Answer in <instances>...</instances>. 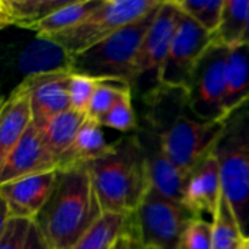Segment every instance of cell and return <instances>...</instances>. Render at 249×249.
<instances>
[{
  "label": "cell",
  "mask_w": 249,
  "mask_h": 249,
  "mask_svg": "<svg viewBox=\"0 0 249 249\" xmlns=\"http://www.w3.org/2000/svg\"><path fill=\"white\" fill-rule=\"evenodd\" d=\"M146 128L185 175L214 149L226 124L196 117L185 88L158 85L146 92Z\"/></svg>",
  "instance_id": "6da1fadb"
},
{
  "label": "cell",
  "mask_w": 249,
  "mask_h": 249,
  "mask_svg": "<svg viewBox=\"0 0 249 249\" xmlns=\"http://www.w3.org/2000/svg\"><path fill=\"white\" fill-rule=\"evenodd\" d=\"M98 198L88 165L58 171L54 191L35 223L51 249H70L101 219Z\"/></svg>",
  "instance_id": "7a4b0ae2"
},
{
  "label": "cell",
  "mask_w": 249,
  "mask_h": 249,
  "mask_svg": "<svg viewBox=\"0 0 249 249\" xmlns=\"http://www.w3.org/2000/svg\"><path fill=\"white\" fill-rule=\"evenodd\" d=\"M88 168L107 213H136L150 190L146 152L139 134L112 143L111 150Z\"/></svg>",
  "instance_id": "3957f363"
},
{
  "label": "cell",
  "mask_w": 249,
  "mask_h": 249,
  "mask_svg": "<svg viewBox=\"0 0 249 249\" xmlns=\"http://www.w3.org/2000/svg\"><path fill=\"white\" fill-rule=\"evenodd\" d=\"M159 6L90 50L73 57V71L96 80L134 85L137 55Z\"/></svg>",
  "instance_id": "277c9868"
},
{
  "label": "cell",
  "mask_w": 249,
  "mask_h": 249,
  "mask_svg": "<svg viewBox=\"0 0 249 249\" xmlns=\"http://www.w3.org/2000/svg\"><path fill=\"white\" fill-rule=\"evenodd\" d=\"M213 150L220 166L223 196L232 206L242 232L249 235V105L226 121Z\"/></svg>",
  "instance_id": "5b68a950"
},
{
  "label": "cell",
  "mask_w": 249,
  "mask_h": 249,
  "mask_svg": "<svg viewBox=\"0 0 249 249\" xmlns=\"http://www.w3.org/2000/svg\"><path fill=\"white\" fill-rule=\"evenodd\" d=\"M159 4L160 0H102L79 25L50 39L76 57L146 16Z\"/></svg>",
  "instance_id": "8992f818"
},
{
  "label": "cell",
  "mask_w": 249,
  "mask_h": 249,
  "mask_svg": "<svg viewBox=\"0 0 249 249\" xmlns=\"http://www.w3.org/2000/svg\"><path fill=\"white\" fill-rule=\"evenodd\" d=\"M191 217L181 203L168 200L150 188L140 207L131 214L130 238L142 248L177 249Z\"/></svg>",
  "instance_id": "52a82bcc"
},
{
  "label": "cell",
  "mask_w": 249,
  "mask_h": 249,
  "mask_svg": "<svg viewBox=\"0 0 249 249\" xmlns=\"http://www.w3.org/2000/svg\"><path fill=\"white\" fill-rule=\"evenodd\" d=\"M231 48L213 41L193 71L187 88L188 102L191 111L200 120L226 123L225 96Z\"/></svg>",
  "instance_id": "ba28073f"
},
{
  "label": "cell",
  "mask_w": 249,
  "mask_h": 249,
  "mask_svg": "<svg viewBox=\"0 0 249 249\" xmlns=\"http://www.w3.org/2000/svg\"><path fill=\"white\" fill-rule=\"evenodd\" d=\"M214 35L182 13L166 60L159 73V85L188 88L193 71L203 54L213 44Z\"/></svg>",
  "instance_id": "9c48e42d"
},
{
  "label": "cell",
  "mask_w": 249,
  "mask_h": 249,
  "mask_svg": "<svg viewBox=\"0 0 249 249\" xmlns=\"http://www.w3.org/2000/svg\"><path fill=\"white\" fill-rule=\"evenodd\" d=\"M181 16L182 12L174 0L162 1L142 42L136 61L134 85L146 77H153L156 85H159V73L169 53Z\"/></svg>",
  "instance_id": "30bf717a"
},
{
  "label": "cell",
  "mask_w": 249,
  "mask_h": 249,
  "mask_svg": "<svg viewBox=\"0 0 249 249\" xmlns=\"http://www.w3.org/2000/svg\"><path fill=\"white\" fill-rule=\"evenodd\" d=\"M51 171H58V158L48 149L38 125L32 121L19 143L0 163V185Z\"/></svg>",
  "instance_id": "8fae6325"
},
{
  "label": "cell",
  "mask_w": 249,
  "mask_h": 249,
  "mask_svg": "<svg viewBox=\"0 0 249 249\" xmlns=\"http://www.w3.org/2000/svg\"><path fill=\"white\" fill-rule=\"evenodd\" d=\"M58 171L45 172L41 175H32L20 178L0 185V197L3 204V216L23 217L35 220L41 210L48 203L55 182Z\"/></svg>",
  "instance_id": "7c38bea8"
},
{
  "label": "cell",
  "mask_w": 249,
  "mask_h": 249,
  "mask_svg": "<svg viewBox=\"0 0 249 249\" xmlns=\"http://www.w3.org/2000/svg\"><path fill=\"white\" fill-rule=\"evenodd\" d=\"M223 197L220 166L214 150L203 158L187 175L182 206L193 217L216 216Z\"/></svg>",
  "instance_id": "4fadbf2b"
},
{
  "label": "cell",
  "mask_w": 249,
  "mask_h": 249,
  "mask_svg": "<svg viewBox=\"0 0 249 249\" xmlns=\"http://www.w3.org/2000/svg\"><path fill=\"white\" fill-rule=\"evenodd\" d=\"M137 134L146 152L150 188L162 197L182 204L187 175L166 156L156 136H153L147 128Z\"/></svg>",
  "instance_id": "5bb4252c"
},
{
  "label": "cell",
  "mask_w": 249,
  "mask_h": 249,
  "mask_svg": "<svg viewBox=\"0 0 249 249\" xmlns=\"http://www.w3.org/2000/svg\"><path fill=\"white\" fill-rule=\"evenodd\" d=\"M73 71L25 77L22 82L31 90L34 123L42 124L57 114L70 109L69 80Z\"/></svg>",
  "instance_id": "9a60e30c"
},
{
  "label": "cell",
  "mask_w": 249,
  "mask_h": 249,
  "mask_svg": "<svg viewBox=\"0 0 249 249\" xmlns=\"http://www.w3.org/2000/svg\"><path fill=\"white\" fill-rule=\"evenodd\" d=\"M34 121L31 90L20 82L3 101L0 109V163L23 137Z\"/></svg>",
  "instance_id": "2e32d148"
},
{
  "label": "cell",
  "mask_w": 249,
  "mask_h": 249,
  "mask_svg": "<svg viewBox=\"0 0 249 249\" xmlns=\"http://www.w3.org/2000/svg\"><path fill=\"white\" fill-rule=\"evenodd\" d=\"M18 64L25 77L73 71V57L55 41L41 36L22 51Z\"/></svg>",
  "instance_id": "e0dca14e"
},
{
  "label": "cell",
  "mask_w": 249,
  "mask_h": 249,
  "mask_svg": "<svg viewBox=\"0 0 249 249\" xmlns=\"http://www.w3.org/2000/svg\"><path fill=\"white\" fill-rule=\"evenodd\" d=\"M249 105V45L238 44L231 48L226 71L225 118Z\"/></svg>",
  "instance_id": "ac0fdd59"
},
{
  "label": "cell",
  "mask_w": 249,
  "mask_h": 249,
  "mask_svg": "<svg viewBox=\"0 0 249 249\" xmlns=\"http://www.w3.org/2000/svg\"><path fill=\"white\" fill-rule=\"evenodd\" d=\"M102 125L98 121H93L88 118L85 124L80 127L73 144L69 147V150L60 158L58 171L71 168V166H80V165H89L102 156H105L112 144H109L105 140V136L102 133Z\"/></svg>",
  "instance_id": "d6986e66"
},
{
  "label": "cell",
  "mask_w": 249,
  "mask_h": 249,
  "mask_svg": "<svg viewBox=\"0 0 249 249\" xmlns=\"http://www.w3.org/2000/svg\"><path fill=\"white\" fill-rule=\"evenodd\" d=\"M67 0H1V26H19L34 29L41 20L66 4Z\"/></svg>",
  "instance_id": "ffe728a7"
},
{
  "label": "cell",
  "mask_w": 249,
  "mask_h": 249,
  "mask_svg": "<svg viewBox=\"0 0 249 249\" xmlns=\"http://www.w3.org/2000/svg\"><path fill=\"white\" fill-rule=\"evenodd\" d=\"M88 120V115L83 112H77L74 109H67L61 114L54 115L53 118L47 120L42 124H36L39 128V133L48 146V149L58 158L69 150V147L73 144L80 127Z\"/></svg>",
  "instance_id": "44dd1931"
},
{
  "label": "cell",
  "mask_w": 249,
  "mask_h": 249,
  "mask_svg": "<svg viewBox=\"0 0 249 249\" xmlns=\"http://www.w3.org/2000/svg\"><path fill=\"white\" fill-rule=\"evenodd\" d=\"M123 236H131V214L105 212L70 249H114Z\"/></svg>",
  "instance_id": "7402d4cb"
},
{
  "label": "cell",
  "mask_w": 249,
  "mask_h": 249,
  "mask_svg": "<svg viewBox=\"0 0 249 249\" xmlns=\"http://www.w3.org/2000/svg\"><path fill=\"white\" fill-rule=\"evenodd\" d=\"M101 1L102 0H67L66 4L41 20L32 31L41 38H54L79 25L101 4Z\"/></svg>",
  "instance_id": "603a6c76"
},
{
  "label": "cell",
  "mask_w": 249,
  "mask_h": 249,
  "mask_svg": "<svg viewBox=\"0 0 249 249\" xmlns=\"http://www.w3.org/2000/svg\"><path fill=\"white\" fill-rule=\"evenodd\" d=\"M248 22L249 0H225L222 20L217 32L214 34V42L226 47L241 44Z\"/></svg>",
  "instance_id": "cb8c5ba5"
},
{
  "label": "cell",
  "mask_w": 249,
  "mask_h": 249,
  "mask_svg": "<svg viewBox=\"0 0 249 249\" xmlns=\"http://www.w3.org/2000/svg\"><path fill=\"white\" fill-rule=\"evenodd\" d=\"M213 236L212 249H236L239 241L245 235L239 225V220L229 204V201L222 197L219 210L213 217Z\"/></svg>",
  "instance_id": "d4e9b609"
},
{
  "label": "cell",
  "mask_w": 249,
  "mask_h": 249,
  "mask_svg": "<svg viewBox=\"0 0 249 249\" xmlns=\"http://www.w3.org/2000/svg\"><path fill=\"white\" fill-rule=\"evenodd\" d=\"M130 85L117 80H99L88 108V118L101 123L111 108L125 95L131 93Z\"/></svg>",
  "instance_id": "484cf974"
},
{
  "label": "cell",
  "mask_w": 249,
  "mask_h": 249,
  "mask_svg": "<svg viewBox=\"0 0 249 249\" xmlns=\"http://www.w3.org/2000/svg\"><path fill=\"white\" fill-rule=\"evenodd\" d=\"M175 1V0H174ZM179 10L197 22L201 28H204L210 34H216L222 20V13L225 7V0H182L175 1Z\"/></svg>",
  "instance_id": "4316f807"
},
{
  "label": "cell",
  "mask_w": 249,
  "mask_h": 249,
  "mask_svg": "<svg viewBox=\"0 0 249 249\" xmlns=\"http://www.w3.org/2000/svg\"><path fill=\"white\" fill-rule=\"evenodd\" d=\"M102 127L112 128L121 133H131L137 130V117L131 102V93L123 96L111 111L101 120Z\"/></svg>",
  "instance_id": "83f0119b"
},
{
  "label": "cell",
  "mask_w": 249,
  "mask_h": 249,
  "mask_svg": "<svg viewBox=\"0 0 249 249\" xmlns=\"http://www.w3.org/2000/svg\"><path fill=\"white\" fill-rule=\"evenodd\" d=\"M213 223L204 217H191L187 223L177 249H212Z\"/></svg>",
  "instance_id": "f1b7e54d"
},
{
  "label": "cell",
  "mask_w": 249,
  "mask_h": 249,
  "mask_svg": "<svg viewBox=\"0 0 249 249\" xmlns=\"http://www.w3.org/2000/svg\"><path fill=\"white\" fill-rule=\"evenodd\" d=\"M96 79L79 74V73H71L70 80H69V98H70V109H74L77 112H88L90 99L95 93V89L98 86Z\"/></svg>",
  "instance_id": "f546056e"
},
{
  "label": "cell",
  "mask_w": 249,
  "mask_h": 249,
  "mask_svg": "<svg viewBox=\"0 0 249 249\" xmlns=\"http://www.w3.org/2000/svg\"><path fill=\"white\" fill-rule=\"evenodd\" d=\"M34 220L23 217L1 219L0 249H23Z\"/></svg>",
  "instance_id": "4dcf8cb0"
},
{
  "label": "cell",
  "mask_w": 249,
  "mask_h": 249,
  "mask_svg": "<svg viewBox=\"0 0 249 249\" xmlns=\"http://www.w3.org/2000/svg\"><path fill=\"white\" fill-rule=\"evenodd\" d=\"M23 249H51L47 239L44 238L42 232L39 231L38 225L35 223V220L31 225L29 233H28V239H26V245Z\"/></svg>",
  "instance_id": "1f68e13d"
},
{
  "label": "cell",
  "mask_w": 249,
  "mask_h": 249,
  "mask_svg": "<svg viewBox=\"0 0 249 249\" xmlns=\"http://www.w3.org/2000/svg\"><path fill=\"white\" fill-rule=\"evenodd\" d=\"M114 249H131V238L130 236H123L117 244Z\"/></svg>",
  "instance_id": "d6a6232c"
},
{
  "label": "cell",
  "mask_w": 249,
  "mask_h": 249,
  "mask_svg": "<svg viewBox=\"0 0 249 249\" xmlns=\"http://www.w3.org/2000/svg\"><path fill=\"white\" fill-rule=\"evenodd\" d=\"M236 249H249V235H244Z\"/></svg>",
  "instance_id": "836d02e7"
},
{
  "label": "cell",
  "mask_w": 249,
  "mask_h": 249,
  "mask_svg": "<svg viewBox=\"0 0 249 249\" xmlns=\"http://www.w3.org/2000/svg\"><path fill=\"white\" fill-rule=\"evenodd\" d=\"M241 44H247V45H249V22L248 26H247V31H245V34H244V36H242Z\"/></svg>",
  "instance_id": "e575fe53"
},
{
  "label": "cell",
  "mask_w": 249,
  "mask_h": 249,
  "mask_svg": "<svg viewBox=\"0 0 249 249\" xmlns=\"http://www.w3.org/2000/svg\"><path fill=\"white\" fill-rule=\"evenodd\" d=\"M142 249H158V248H142Z\"/></svg>",
  "instance_id": "d590c367"
}]
</instances>
